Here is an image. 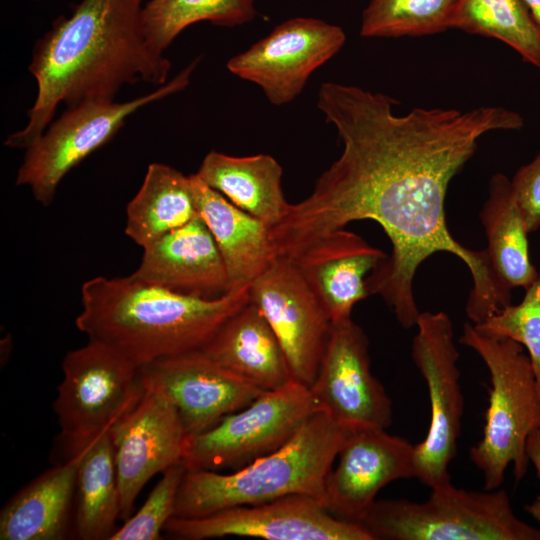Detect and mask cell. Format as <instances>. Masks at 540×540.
<instances>
[{
  "instance_id": "277c9868",
  "label": "cell",
  "mask_w": 540,
  "mask_h": 540,
  "mask_svg": "<svg viewBox=\"0 0 540 540\" xmlns=\"http://www.w3.org/2000/svg\"><path fill=\"white\" fill-rule=\"evenodd\" d=\"M348 432L317 411L282 447L234 472L187 470L173 516L202 517L291 494L308 495L324 504L326 479Z\"/></svg>"
},
{
  "instance_id": "f1b7e54d",
  "label": "cell",
  "mask_w": 540,
  "mask_h": 540,
  "mask_svg": "<svg viewBox=\"0 0 540 540\" xmlns=\"http://www.w3.org/2000/svg\"><path fill=\"white\" fill-rule=\"evenodd\" d=\"M457 0H370L363 11V37L433 35L449 29Z\"/></svg>"
},
{
  "instance_id": "ffe728a7",
  "label": "cell",
  "mask_w": 540,
  "mask_h": 540,
  "mask_svg": "<svg viewBox=\"0 0 540 540\" xmlns=\"http://www.w3.org/2000/svg\"><path fill=\"white\" fill-rule=\"evenodd\" d=\"M189 177L198 215L224 261L230 291L249 287L274 258L269 226L235 206L196 173Z\"/></svg>"
},
{
  "instance_id": "9a60e30c",
  "label": "cell",
  "mask_w": 540,
  "mask_h": 540,
  "mask_svg": "<svg viewBox=\"0 0 540 540\" xmlns=\"http://www.w3.org/2000/svg\"><path fill=\"white\" fill-rule=\"evenodd\" d=\"M144 387L137 404L110 428L124 521L145 484L183 462L189 441L174 404L160 390Z\"/></svg>"
},
{
  "instance_id": "484cf974",
  "label": "cell",
  "mask_w": 540,
  "mask_h": 540,
  "mask_svg": "<svg viewBox=\"0 0 540 540\" xmlns=\"http://www.w3.org/2000/svg\"><path fill=\"white\" fill-rule=\"evenodd\" d=\"M197 215L190 177L169 165L152 163L127 204L124 232L145 248Z\"/></svg>"
},
{
  "instance_id": "7a4b0ae2",
  "label": "cell",
  "mask_w": 540,
  "mask_h": 540,
  "mask_svg": "<svg viewBox=\"0 0 540 540\" xmlns=\"http://www.w3.org/2000/svg\"><path fill=\"white\" fill-rule=\"evenodd\" d=\"M143 0H81L35 44L28 70L37 95L28 121L4 145L27 149L43 134L60 103L113 101L124 84L167 82L170 61L154 50L143 26Z\"/></svg>"
},
{
  "instance_id": "e0dca14e",
  "label": "cell",
  "mask_w": 540,
  "mask_h": 540,
  "mask_svg": "<svg viewBox=\"0 0 540 540\" xmlns=\"http://www.w3.org/2000/svg\"><path fill=\"white\" fill-rule=\"evenodd\" d=\"M325 483L324 505L358 522L387 484L416 478L415 445L381 428L349 430Z\"/></svg>"
},
{
  "instance_id": "44dd1931",
  "label": "cell",
  "mask_w": 540,
  "mask_h": 540,
  "mask_svg": "<svg viewBox=\"0 0 540 540\" xmlns=\"http://www.w3.org/2000/svg\"><path fill=\"white\" fill-rule=\"evenodd\" d=\"M201 350L224 368L264 391L277 389L294 380L277 336L250 299Z\"/></svg>"
},
{
  "instance_id": "9c48e42d",
  "label": "cell",
  "mask_w": 540,
  "mask_h": 540,
  "mask_svg": "<svg viewBox=\"0 0 540 540\" xmlns=\"http://www.w3.org/2000/svg\"><path fill=\"white\" fill-rule=\"evenodd\" d=\"M53 410L65 439L79 440L110 429L140 400L139 367L112 348L89 340L68 351Z\"/></svg>"
},
{
  "instance_id": "f546056e",
  "label": "cell",
  "mask_w": 540,
  "mask_h": 540,
  "mask_svg": "<svg viewBox=\"0 0 540 540\" xmlns=\"http://www.w3.org/2000/svg\"><path fill=\"white\" fill-rule=\"evenodd\" d=\"M473 325L481 333L520 343L527 350L540 390V268L519 304L510 303Z\"/></svg>"
},
{
  "instance_id": "2e32d148",
  "label": "cell",
  "mask_w": 540,
  "mask_h": 540,
  "mask_svg": "<svg viewBox=\"0 0 540 540\" xmlns=\"http://www.w3.org/2000/svg\"><path fill=\"white\" fill-rule=\"evenodd\" d=\"M143 384L163 392L190 437L255 400L264 390L224 368L201 349L139 367Z\"/></svg>"
},
{
  "instance_id": "3957f363",
  "label": "cell",
  "mask_w": 540,
  "mask_h": 540,
  "mask_svg": "<svg viewBox=\"0 0 540 540\" xmlns=\"http://www.w3.org/2000/svg\"><path fill=\"white\" fill-rule=\"evenodd\" d=\"M249 287L213 299L180 294L133 274L97 276L81 287L77 329L141 367L204 347L249 301Z\"/></svg>"
},
{
  "instance_id": "4dcf8cb0",
  "label": "cell",
  "mask_w": 540,
  "mask_h": 540,
  "mask_svg": "<svg viewBox=\"0 0 540 540\" xmlns=\"http://www.w3.org/2000/svg\"><path fill=\"white\" fill-rule=\"evenodd\" d=\"M187 471L183 462L163 472L143 505L110 536L109 540H157L174 515L179 487Z\"/></svg>"
},
{
  "instance_id": "6da1fadb",
  "label": "cell",
  "mask_w": 540,
  "mask_h": 540,
  "mask_svg": "<svg viewBox=\"0 0 540 540\" xmlns=\"http://www.w3.org/2000/svg\"><path fill=\"white\" fill-rule=\"evenodd\" d=\"M398 101L354 85L323 83L317 107L337 129L339 158L317 179L304 200L290 204L269 228L274 257L290 260L321 238L357 220L385 231L391 255L367 279L403 328L416 325L415 273L436 252H449L468 267L473 286L466 313L482 320L510 302L494 276L485 249L460 244L447 227L444 202L451 179L488 132L516 130L522 116L507 108L468 111L414 108L396 115Z\"/></svg>"
},
{
  "instance_id": "d6986e66",
  "label": "cell",
  "mask_w": 540,
  "mask_h": 540,
  "mask_svg": "<svg viewBox=\"0 0 540 540\" xmlns=\"http://www.w3.org/2000/svg\"><path fill=\"white\" fill-rule=\"evenodd\" d=\"M388 256L344 229L313 243L292 260L326 310L332 324L351 319L356 303L369 296L367 279Z\"/></svg>"
},
{
  "instance_id": "7c38bea8",
  "label": "cell",
  "mask_w": 540,
  "mask_h": 540,
  "mask_svg": "<svg viewBox=\"0 0 540 540\" xmlns=\"http://www.w3.org/2000/svg\"><path fill=\"white\" fill-rule=\"evenodd\" d=\"M287 357L293 379L310 387L324 355L332 322L296 264L274 257L249 286Z\"/></svg>"
},
{
  "instance_id": "603a6c76",
  "label": "cell",
  "mask_w": 540,
  "mask_h": 540,
  "mask_svg": "<svg viewBox=\"0 0 540 540\" xmlns=\"http://www.w3.org/2000/svg\"><path fill=\"white\" fill-rule=\"evenodd\" d=\"M65 440L77 458L74 534L82 540H109L121 514L110 429L86 439Z\"/></svg>"
},
{
  "instance_id": "5b68a950",
  "label": "cell",
  "mask_w": 540,
  "mask_h": 540,
  "mask_svg": "<svg viewBox=\"0 0 540 540\" xmlns=\"http://www.w3.org/2000/svg\"><path fill=\"white\" fill-rule=\"evenodd\" d=\"M459 342L473 349L489 371L491 388L483 435L469 455L483 474L484 489H498L510 465L517 482L527 471V439L540 426V390L520 343L481 333L468 323Z\"/></svg>"
},
{
  "instance_id": "8992f818",
  "label": "cell",
  "mask_w": 540,
  "mask_h": 540,
  "mask_svg": "<svg viewBox=\"0 0 540 540\" xmlns=\"http://www.w3.org/2000/svg\"><path fill=\"white\" fill-rule=\"evenodd\" d=\"M359 523L373 540H540L520 520L503 488L468 491L451 482L431 489L424 502L375 500Z\"/></svg>"
},
{
  "instance_id": "83f0119b",
  "label": "cell",
  "mask_w": 540,
  "mask_h": 540,
  "mask_svg": "<svg viewBox=\"0 0 540 540\" xmlns=\"http://www.w3.org/2000/svg\"><path fill=\"white\" fill-rule=\"evenodd\" d=\"M255 15L254 0H149L142 11L146 39L160 53L194 23L233 27Z\"/></svg>"
},
{
  "instance_id": "ac0fdd59",
  "label": "cell",
  "mask_w": 540,
  "mask_h": 540,
  "mask_svg": "<svg viewBox=\"0 0 540 540\" xmlns=\"http://www.w3.org/2000/svg\"><path fill=\"white\" fill-rule=\"evenodd\" d=\"M143 251L140 264L132 273L143 281L206 299L230 292L220 251L199 215L157 239Z\"/></svg>"
},
{
  "instance_id": "52a82bcc",
  "label": "cell",
  "mask_w": 540,
  "mask_h": 540,
  "mask_svg": "<svg viewBox=\"0 0 540 540\" xmlns=\"http://www.w3.org/2000/svg\"><path fill=\"white\" fill-rule=\"evenodd\" d=\"M193 68L194 63L155 91L130 101H93L68 107L26 149L16 184L28 186L35 200L48 206L74 167L110 141L138 109L183 90Z\"/></svg>"
},
{
  "instance_id": "ba28073f",
  "label": "cell",
  "mask_w": 540,
  "mask_h": 540,
  "mask_svg": "<svg viewBox=\"0 0 540 540\" xmlns=\"http://www.w3.org/2000/svg\"><path fill=\"white\" fill-rule=\"evenodd\" d=\"M309 387L292 380L189 438L187 470L239 469L286 444L317 412Z\"/></svg>"
},
{
  "instance_id": "cb8c5ba5",
  "label": "cell",
  "mask_w": 540,
  "mask_h": 540,
  "mask_svg": "<svg viewBox=\"0 0 540 540\" xmlns=\"http://www.w3.org/2000/svg\"><path fill=\"white\" fill-rule=\"evenodd\" d=\"M196 174L269 228L277 224L289 208L281 187L282 168L270 155L238 157L210 151Z\"/></svg>"
},
{
  "instance_id": "30bf717a",
  "label": "cell",
  "mask_w": 540,
  "mask_h": 540,
  "mask_svg": "<svg viewBox=\"0 0 540 540\" xmlns=\"http://www.w3.org/2000/svg\"><path fill=\"white\" fill-rule=\"evenodd\" d=\"M415 326L412 359L425 380L431 411L426 437L415 445L416 478L432 489L451 482L449 465L457 453L464 398L449 316L426 311Z\"/></svg>"
},
{
  "instance_id": "1f68e13d",
  "label": "cell",
  "mask_w": 540,
  "mask_h": 540,
  "mask_svg": "<svg viewBox=\"0 0 540 540\" xmlns=\"http://www.w3.org/2000/svg\"><path fill=\"white\" fill-rule=\"evenodd\" d=\"M513 195L529 233L540 229V152L510 179Z\"/></svg>"
},
{
  "instance_id": "d6a6232c",
  "label": "cell",
  "mask_w": 540,
  "mask_h": 540,
  "mask_svg": "<svg viewBox=\"0 0 540 540\" xmlns=\"http://www.w3.org/2000/svg\"><path fill=\"white\" fill-rule=\"evenodd\" d=\"M526 452L533 463L540 481V426L535 428L527 439ZM525 510L540 524V497L525 506Z\"/></svg>"
},
{
  "instance_id": "7402d4cb",
  "label": "cell",
  "mask_w": 540,
  "mask_h": 540,
  "mask_svg": "<svg viewBox=\"0 0 540 540\" xmlns=\"http://www.w3.org/2000/svg\"><path fill=\"white\" fill-rule=\"evenodd\" d=\"M77 458L38 475L0 511L1 540H61L74 526Z\"/></svg>"
},
{
  "instance_id": "4316f807",
  "label": "cell",
  "mask_w": 540,
  "mask_h": 540,
  "mask_svg": "<svg viewBox=\"0 0 540 540\" xmlns=\"http://www.w3.org/2000/svg\"><path fill=\"white\" fill-rule=\"evenodd\" d=\"M449 28L502 41L540 68V23L523 0H457Z\"/></svg>"
},
{
  "instance_id": "8fae6325",
  "label": "cell",
  "mask_w": 540,
  "mask_h": 540,
  "mask_svg": "<svg viewBox=\"0 0 540 540\" xmlns=\"http://www.w3.org/2000/svg\"><path fill=\"white\" fill-rule=\"evenodd\" d=\"M163 531L186 540L225 536L266 540H373L360 523L335 517L319 500L303 494L234 506L202 517L172 516Z\"/></svg>"
},
{
  "instance_id": "5bb4252c",
  "label": "cell",
  "mask_w": 540,
  "mask_h": 540,
  "mask_svg": "<svg viewBox=\"0 0 540 540\" xmlns=\"http://www.w3.org/2000/svg\"><path fill=\"white\" fill-rule=\"evenodd\" d=\"M342 28L315 18L289 19L228 60V70L255 83L274 105L294 100L310 75L344 45Z\"/></svg>"
},
{
  "instance_id": "4fadbf2b",
  "label": "cell",
  "mask_w": 540,
  "mask_h": 540,
  "mask_svg": "<svg viewBox=\"0 0 540 540\" xmlns=\"http://www.w3.org/2000/svg\"><path fill=\"white\" fill-rule=\"evenodd\" d=\"M309 389L318 411L342 428L386 429L392 423V401L371 372L368 338L352 319L332 324Z\"/></svg>"
},
{
  "instance_id": "836d02e7",
  "label": "cell",
  "mask_w": 540,
  "mask_h": 540,
  "mask_svg": "<svg viewBox=\"0 0 540 540\" xmlns=\"http://www.w3.org/2000/svg\"><path fill=\"white\" fill-rule=\"evenodd\" d=\"M540 23V0H523Z\"/></svg>"
},
{
  "instance_id": "d4e9b609",
  "label": "cell",
  "mask_w": 540,
  "mask_h": 540,
  "mask_svg": "<svg viewBox=\"0 0 540 540\" xmlns=\"http://www.w3.org/2000/svg\"><path fill=\"white\" fill-rule=\"evenodd\" d=\"M487 239L485 249L498 282L506 289H526L537 277L529 253L528 230L523 213L513 195L510 179L494 174L488 198L480 214Z\"/></svg>"
}]
</instances>
